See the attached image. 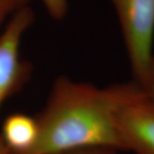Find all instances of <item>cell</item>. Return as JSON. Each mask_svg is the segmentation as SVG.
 I'll list each match as a JSON object with an SVG mask.
<instances>
[{"instance_id":"3","label":"cell","mask_w":154,"mask_h":154,"mask_svg":"<svg viewBox=\"0 0 154 154\" xmlns=\"http://www.w3.org/2000/svg\"><path fill=\"white\" fill-rule=\"evenodd\" d=\"M35 20L30 6L17 11L0 32V109L29 82L33 68L22 58L23 38Z\"/></svg>"},{"instance_id":"10","label":"cell","mask_w":154,"mask_h":154,"mask_svg":"<svg viewBox=\"0 0 154 154\" xmlns=\"http://www.w3.org/2000/svg\"><path fill=\"white\" fill-rule=\"evenodd\" d=\"M0 154H11L5 147V146L3 143V140H2L1 137H0Z\"/></svg>"},{"instance_id":"1","label":"cell","mask_w":154,"mask_h":154,"mask_svg":"<svg viewBox=\"0 0 154 154\" xmlns=\"http://www.w3.org/2000/svg\"><path fill=\"white\" fill-rule=\"evenodd\" d=\"M147 95L134 80L100 87L57 77L35 116L37 140L24 154H59L92 147L125 152L116 125V115L123 106Z\"/></svg>"},{"instance_id":"4","label":"cell","mask_w":154,"mask_h":154,"mask_svg":"<svg viewBox=\"0 0 154 154\" xmlns=\"http://www.w3.org/2000/svg\"><path fill=\"white\" fill-rule=\"evenodd\" d=\"M116 125L124 151L154 154V100L148 95L123 106Z\"/></svg>"},{"instance_id":"6","label":"cell","mask_w":154,"mask_h":154,"mask_svg":"<svg viewBox=\"0 0 154 154\" xmlns=\"http://www.w3.org/2000/svg\"><path fill=\"white\" fill-rule=\"evenodd\" d=\"M31 0H0V32L15 13L29 6Z\"/></svg>"},{"instance_id":"9","label":"cell","mask_w":154,"mask_h":154,"mask_svg":"<svg viewBox=\"0 0 154 154\" xmlns=\"http://www.w3.org/2000/svg\"><path fill=\"white\" fill-rule=\"evenodd\" d=\"M145 90L146 94H148L149 97L154 100V51L152 58H151L150 65H149L147 79L145 85Z\"/></svg>"},{"instance_id":"2","label":"cell","mask_w":154,"mask_h":154,"mask_svg":"<svg viewBox=\"0 0 154 154\" xmlns=\"http://www.w3.org/2000/svg\"><path fill=\"white\" fill-rule=\"evenodd\" d=\"M110 2L120 24L134 81L145 89L154 51V0Z\"/></svg>"},{"instance_id":"7","label":"cell","mask_w":154,"mask_h":154,"mask_svg":"<svg viewBox=\"0 0 154 154\" xmlns=\"http://www.w3.org/2000/svg\"><path fill=\"white\" fill-rule=\"evenodd\" d=\"M47 13L56 21H62L66 17L69 5L68 0H41Z\"/></svg>"},{"instance_id":"5","label":"cell","mask_w":154,"mask_h":154,"mask_svg":"<svg viewBox=\"0 0 154 154\" xmlns=\"http://www.w3.org/2000/svg\"><path fill=\"white\" fill-rule=\"evenodd\" d=\"M38 136L35 116L15 113L6 117L0 137L11 154H24L33 147Z\"/></svg>"},{"instance_id":"8","label":"cell","mask_w":154,"mask_h":154,"mask_svg":"<svg viewBox=\"0 0 154 154\" xmlns=\"http://www.w3.org/2000/svg\"><path fill=\"white\" fill-rule=\"evenodd\" d=\"M59 154H122V152L115 149L92 147V148L78 149V150L69 151Z\"/></svg>"}]
</instances>
